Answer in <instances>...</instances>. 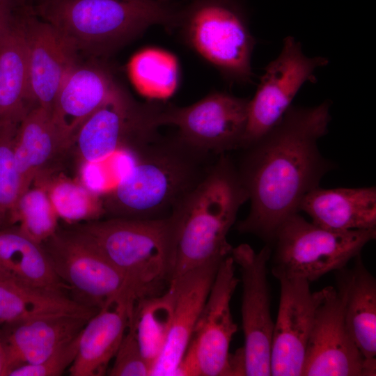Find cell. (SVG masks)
Masks as SVG:
<instances>
[{
	"mask_svg": "<svg viewBox=\"0 0 376 376\" xmlns=\"http://www.w3.org/2000/svg\"><path fill=\"white\" fill-rule=\"evenodd\" d=\"M328 62L324 57L306 56L294 37H285L280 54L266 66L254 96L249 100L247 124L240 149L269 132L291 107L301 86L315 81L316 69Z\"/></svg>",
	"mask_w": 376,
	"mask_h": 376,
	"instance_id": "cell-12",
	"label": "cell"
},
{
	"mask_svg": "<svg viewBox=\"0 0 376 376\" xmlns=\"http://www.w3.org/2000/svg\"><path fill=\"white\" fill-rule=\"evenodd\" d=\"M136 299L124 294L91 317L78 336L70 376H102L116 353L132 316Z\"/></svg>",
	"mask_w": 376,
	"mask_h": 376,
	"instance_id": "cell-19",
	"label": "cell"
},
{
	"mask_svg": "<svg viewBox=\"0 0 376 376\" xmlns=\"http://www.w3.org/2000/svg\"><path fill=\"white\" fill-rule=\"evenodd\" d=\"M15 19V14L0 4V38L8 31Z\"/></svg>",
	"mask_w": 376,
	"mask_h": 376,
	"instance_id": "cell-34",
	"label": "cell"
},
{
	"mask_svg": "<svg viewBox=\"0 0 376 376\" xmlns=\"http://www.w3.org/2000/svg\"><path fill=\"white\" fill-rule=\"evenodd\" d=\"M130 170L103 199L111 217H169L206 177L219 155L201 150L178 134L158 136L137 150Z\"/></svg>",
	"mask_w": 376,
	"mask_h": 376,
	"instance_id": "cell-2",
	"label": "cell"
},
{
	"mask_svg": "<svg viewBox=\"0 0 376 376\" xmlns=\"http://www.w3.org/2000/svg\"><path fill=\"white\" fill-rule=\"evenodd\" d=\"M34 182L45 188L58 219L68 224L98 220L106 214L103 199L79 182L65 176L47 178L43 173Z\"/></svg>",
	"mask_w": 376,
	"mask_h": 376,
	"instance_id": "cell-28",
	"label": "cell"
},
{
	"mask_svg": "<svg viewBox=\"0 0 376 376\" xmlns=\"http://www.w3.org/2000/svg\"><path fill=\"white\" fill-rule=\"evenodd\" d=\"M88 318L60 315L3 324L0 329L9 371L40 362L75 338ZM8 375V374H7Z\"/></svg>",
	"mask_w": 376,
	"mask_h": 376,
	"instance_id": "cell-20",
	"label": "cell"
},
{
	"mask_svg": "<svg viewBox=\"0 0 376 376\" xmlns=\"http://www.w3.org/2000/svg\"><path fill=\"white\" fill-rule=\"evenodd\" d=\"M185 41L228 81L250 83L256 44L238 0H193L179 10Z\"/></svg>",
	"mask_w": 376,
	"mask_h": 376,
	"instance_id": "cell-6",
	"label": "cell"
},
{
	"mask_svg": "<svg viewBox=\"0 0 376 376\" xmlns=\"http://www.w3.org/2000/svg\"><path fill=\"white\" fill-rule=\"evenodd\" d=\"M173 301V290L168 285L164 292L139 298L134 304L130 323L134 329L142 354L152 370L169 336Z\"/></svg>",
	"mask_w": 376,
	"mask_h": 376,
	"instance_id": "cell-27",
	"label": "cell"
},
{
	"mask_svg": "<svg viewBox=\"0 0 376 376\" xmlns=\"http://www.w3.org/2000/svg\"><path fill=\"white\" fill-rule=\"evenodd\" d=\"M0 4L13 13L28 6L27 0H0Z\"/></svg>",
	"mask_w": 376,
	"mask_h": 376,
	"instance_id": "cell-35",
	"label": "cell"
},
{
	"mask_svg": "<svg viewBox=\"0 0 376 376\" xmlns=\"http://www.w3.org/2000/svg\"><path fill=\"white\" fill-rule=\"evenodd\" d=\"M128 72L136 89L154 99L171 96L179 81L176 58L157 48H146L134 55L128 64Z\"/></svg>",
	"mask_w": 376,
	"mask_h": 376,
	"instance_id": "cell-29",
	"label": "cell"
},
{
	"mask_svg": "<svg viewBox=\"0 0 376 376\" xmlns=\"http://www.w3.org/2000/svg\"><path fill=\"white\" fill-rule=\"evenodd\" d=\"M41 244L55 274L79 304L99 311L124 294L139 299L123 274L72 229H58Z\"/></svg>",
	"mask_w": 376,
	"mask_h": 376,
	"instance_id": "cell-10",
	"label": "cell"
},
{
	"mask_svg": "<svg viewBox=\"0 0 376 376\" xmlns=\"http://www.w3.org/2000/svg\"><path fill=\"white\" fill-rule=\"evenodd\" d=\"M240 282L230 255L218 267L176 375H233L229 349L237 326L230 300Z\"/></svg>",
	"mask_w": 376,
	"mask_h": 376,
	"instance_id": "cell-9",
	"label": "cell"
},
{
	"mask_svg": "<svg viewBox=\"0 0 376 376\" xmlns=\"http://www.w3.org/2000/svg\"><path fill=\"white\" fill-rule=\"evenodd\" d=\"M29 1H31V0H27V4H28ZM32 1H33L34 3L33 5H31V6H32L36 4V3H38L45 1H48V0H32Z\"/></svg>",
	"mask_w": 376,
	"mask_h": 376,
	"instance_id": "cell-37",
	"label": "cell"
},
{
	"mask_svg": "<svg viewBox=\"0 0 376 376\" xmlns=\"http://www.w3.org/2000/svg\"><path fill=\"white\" fill-rule=\"evenodd\" d=\"M346 324L343 301L337 289L321 290L308 340L301 375L373 376Z\"/></svg>",
	"mask_w": 376,
	"mask_h": 376,
	"instance_id": "cell-14",
	"label": "cell"
},
{
	"mask_svg": "<svg viewBox=\"0 0 376 376\" xmlns=\"http://www.w3.org/2000/svg\"><path fill=\"white\" fill-rule=\"evenodd\" d=\"M278 280L281 295L272 338L271 375L300 376L321 290L312 292L304 279Z\"/></svg>",
	"mask_w": 376,
	"mask_h": 376,
	"instance_id": "cell-15",
	"label": "cell"
},
{
	"mask_svg": "<svg viewBox=\"0 0 376 376\" xmlns=\"http://www.w3.org/2000/svg\"><path fill=\"white\" fill-rule=\"evenodd\" d=\"M79 334L45 360L11 369L7 376H59L73 363L77 352Z\"/></svg>",
	"mask_w": 376,
	"mask_h": 376,
	"instance_id": "cell-33",
	"label": "cell"
},
{
	"mask_svg": "<svg viewBox=\"0 0 376 376\" xmlns=\"http://www.w3.org/2000/svg\"><path fill=\"white\" fill-rule=\"evenodd\" d=\"M19 13L26 42L31 97L36 106L51 114L58 91L79 61V54L53 26L37 17L30 6Z\"/></svg>",
	"mask_w": 376,
	"mask_h": 376,
	"instance_id": "cell-16",
	"label": "cell"
},
{
	"mask_svg": "<svg viewBox=\"0 0 376 376\" xmlns=\"http://www.w3.org/2000/svg\"><path fill=\"white\" fill-rule=\"evenodd\" d=\"M58 217L45 188L35 185L18 198L12 212L10 226L41 244L58 229Z\"/></svg>",
	"mask_w": 376,
	"mask_h": 376,
	"instance_id": "cell-30",
	"label": "cell"
},
{
	"mask_svg": "<svg viewBox=\"0 0 376 376\" xmlns=\"http://www.w3.org/2000/svg\"><path fill=\"white\" fill-rule=\"evenodd\" d=\"M336 272L348 330L364 359L376 366V279L361 254L354 258L350 269Z\"/></svg>",
	"mask_w": 376,
	"mask_h": 376,
	"instance_id": "cell-22",
	"label": "cell"
},
{
	"mask_svg": "<svg viewBox=\"0 0 376 376\" xmlns=\"http://www.w3.org/2000/svg\"><path fill=\"white\" fill-rule=\"evenodd\" d=\"M375 237L376 228L334 230L294 214L280 226L272 244V274L315 281L345 267Z\"/></svg>",
	"mask_w": 376,
	"mask_h": 376,
	"instance_id": "cell-7",
	"label": "cell"
},
{
	"mask_svg": "<svg viewBox=\"0 0 376 376\" xmlns=\"http://www.w3.org/2000/svg\"><path fill=\"white\" fill-rule=\"evenodd\" d=\"M78 54L109 55L153 25L177 24L179 10L160 0H48L30 6Z\"/></svg>",
	"mask_w": 376,
	"mask_h": 376,
	"instance_id": "cell-4",
	"label": "cell"
},
{
	"mask_svg": "<svg viewBox=\"0 0 376 376\" xmlns=\"http://www.w3.org/2000/svg\"><path fill=\"white\" fill-rule=\"evenodd\" d=\"M330 120L329 102L291 106L269 132L240 149L243 153L235 165L251 207L235 226L239 232L272 246L280 226L298 213L306 194L335 167L318 147Z\"/></svg>",
	"mask_w": 376,
	"mask_h": 376,
	"instance_id": "cell-1",
	"label": "cell"
},
{
	"mask_svg": "<svg viewBox=\"0 0 376 376\" xmlns=\"http://www.w3.org/2000/svg\"><path fill=\"white\" fill-rule=\"evenodd\" d=\"M31 103L25 33L17 12L0 38V120L19 123L33 108Z\"/></svg>",
	"mask_w": 376,
	"mask_h": 376,
	"instance_id": "cell-23",
	"label": "cell"
},
{
	"mask_svg": "<svg viewBox=\"0 0 376 376\" xmlns=\"http://www.w3.org/2000/svg\"><path fill=\"white\" fill-rule=\"evenodd\" d=\"M0 275L30 287L63 293L68 291L55 274L42 244L15 226L0 228Z\"/></svg>",
	"mask_w": 376,
	"mask_h": 376,
	"instance_id": "cell-24",
	"label": "cell"
},
{
	"mask_svg": "<svg viewBox=\"0 0 376 376\" xmlns=\"http://www.w3.org/2000/svg\"><path fill=\"white\" fill-rule=\"evenodd\" d=\"M248 199L235 163L228 153L220 155L206 177L172 212L176 241L169 282L231 255L233 247L227 235Z\"/></svg>",
	"mask_w": 376,
	"mask_h": 376,
	"instance_id": "cell-3",
	"label": "cell"
},
{
	"mask_svg": "<svg viewBox=\"0 0 376 376\" xmlns=\"http://www.w3.org/2000/svg\"><path fill=\"white\" fill-rule=\"evenodd\" d=\"M299 210L306 213L313 223L327 229L375 228L376 189L318 187L303 198Z\"/></svg>",
	"mask_w": 376,
	"mask_h": 376,
	"instance_id": "cell-21",
	"label": "cell"
},
{
	"mask_svg": "<svg viewBox=\"0 0 376 376\" xmlns=\"http://www.w3.org/2000/svg\"><path fill=\"white\" fill-rule=\"evenodd\" d=\"M162 104L139 103L118 86L82 124L73 143L86 163L101 162L119 148L136 150L157 139Z\"/></svg>",
	"mask_w": 376,
	"mask_h": 376,
	"instance_id": "cell-8",
	"label": "cell"
},
{
	"mask_svg": "<svg viewBox=\"0 0 376 376\" xmlns=\"http://www.w3.org/2000/svg\"><path fill=\"white\" fill-rule=\"evenodd\" d=\"M72 230L123 274L139 298L159 294L169 285L175 256L173 214L152 219L111 217Z\"/></svg>",
	"mask_w": 376,
	"mask_h": 376,
	"instance_id": "cell-5",
	"label": "cell"
},
{
	"mask_svg": "<svg viewBox=\"0 0 376 376\" xmlns=\"http://www.w3.org/2000/svg\"><path fill=\"white\" fill-rule=\"evenodd\" d=\"M0 278H3V277L0 275Z\"/></svg>",
	"mask_w": 376,
	"mask_h": 376,
	"instance_id": "cell-38",
	"label": "cell"
},
{
	"mask_svg": "<svg viewBox=\"0 0 376 376\" xmlns=\"http://www.w3.org/2000/svg\"><path fill=\"white\" fill-rule=\"evenodd\" d=\"M98 310L66 293L50 291L0 278V325L37 318L73 315L90 318Z\"/></svg>",
	"mask_w": 376,
	"mask_h": 376,
	"instance_id": "cell-26",
	"label": "cell"
},
{
	"mask_svg": "<svg viewBox=\"0 0 376 376\" xmlns=\"http://www.w3.org/2000/svg\"><path fill=\"white\" fill-rule=\"evenodd\" d=\"M272 247L256 252L247 244L233 247L231 257L240 271L242 284V320L244 375H271L270 358L274 329L270 313L267 263Z\"/></svg>",
	"mask_w": 376,
	"mask_h": 376,
	"instance_id": "cell-13",
	"label": "cell"
},
{
	"mask_svg": "<svg viewBox=\"0 0 376 376\" xmlns=\"http://www.w3.org/2000/svg\"><path fill=\"white\" fill-rule=\"evenodd\" d=\"M19 123L0 120V228L10 226L15 204L22 194L13 147Z\"/></svg>",
	"mask_w": 376,
	"mask_h": 376,
	"instance_id": "cell-31",
	"label": "cell"
},
{
	"mask_svg": "<svg viewBox=\"0 0 376 376\" xmlns=\"http://www.w3.org/2000/svg\"><path fill=\"white\" fill-rule=\"evenodd\" d=\"M8 370L6 352L0 331V376L7 375Z\"/></svg>",
	"mask_w": 376,
	"mask_h": 376,
	"instance_id": "cell-36",
	"label": "cell"
},
{
	"mask_svg": "<svg viewBox=\"0 0 376 376\" xmlns=\"http://www.w3.org/2000/svg\"><path fill=\"white\" fill-rule=\"evenodd\" d=\"M118 85L107 68L96 61H78L63 80L51 111L63 149L72 144L82 124Z\"/></svg>",
	"mask_w": 376,
	"mask_h": 376,
	"instance_id": "cell-17",
	"label": "cell"
},
{
	"mask_svg": "<svg viewBox=\"0 0 376 376\" xmlns=\"http://www.w3.org/2000/svg\"><path fill=\"white\" fill-rule=\"evenodd\" d=\"M61 150L64 149L50 113L40 106L33 107L19 123L13 147L22 193Z\"/></svg>",
	"mask_w": 376,
	"mask_h": 376,
	"instance_id": "cell-25",
	"label": "cell"
},
{
	"mask_svg": "<svg viewBox=\"0 0 376 376\" xmlns=\"http://www.w3.org/2000/svg\"><path fill=\"white\" fill-rule=\"evenodd\" d=\"M220 263L194 268L171 280L173 311L169 336L151 375H176Z\"/></svg>",
	"mask_w": 376,
	"mask_h": 376,
	"instance_id": "cell-18",
	"label": "cell"
},
{
	"mask_svg": "<svg viewBox=\"0 0 376 376\" xmlns=\"http://www.w3.org/2000/svg\"><path fill=\"white\" fill-rule=\"evenodd\" d=\"M249 99L214 92L186 106L164 105L160 125H173L186 143L220 155L240 149L246 131Z\"/></svg>",
	"mask_w": 376,
	"mask_h": 376,
	"instance_id": "cell-11",
	"label": "cell"
},
{
	"mask_svg": "<svg viewBox=\"0 0 376 376\" xmlns=\"http://www.w3.org/2000/svg\"><path fill=\"white\" fill-rule=\"evenodd\" d=\"M107 373L111 376L151 375L152 368L142 354L130 322L114 356L113 364Z\"/></svg>",
	"mask_w": 376,
	"mask_h": 376,
	"instance_id": "cell-32",
	"label": "cell"
}]
</instances>
